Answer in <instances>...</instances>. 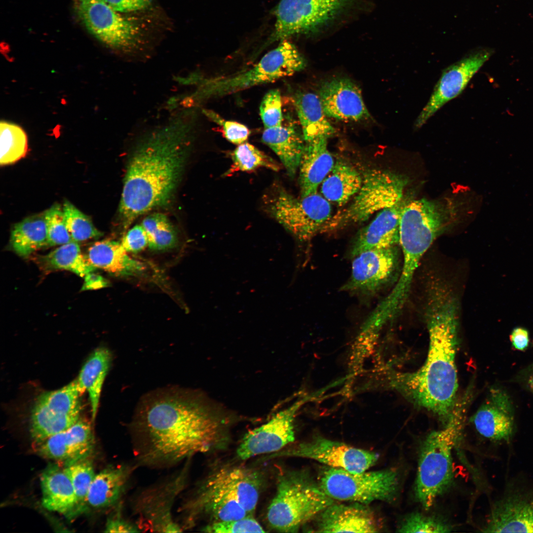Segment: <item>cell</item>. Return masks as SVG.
<instances>
[{"mask_svg": "<svg viewBox=\"0 0 533 533\" xmlns=\"http://www.w3.org/2000/svg\"><path fill=\"white\" fill-rule=\"evenodd\" d=\"M40 482L42 506L48 510L73 518L76 497L65 466L49 464L41 473Z\"/></svg>", "mask_w": 533, "mask_h": 533, "instance_id": "4316f807", "label": "cell"}, {"mask_svg": "<svg viewBox=\"0 0 533 533\" xmlns=\"http://www.w3.org/2000/svg\"><path fill=\"white\" fill-rule=\"evenodd\" d=\"M397 263L396 246L364 251L354 257L351 275L342 289L366 295L375 294L391 280Z\"/></svg>", "mask_w": 533, "mask_h": 533, "instance_id": "d6986e66", "label": "cell"}, {"mask_svg": "<svg viewBox=\"0 0 533 533\" xmlns=\"http://www.w3.org/2000/svg\"><path fill=\"white\" fill-rule=\"evenodd\" d=\"M280 457L307 458L323 463L329 467L350 472L360 473L374 465L379 455L352 447L344 443L316 436L307 442L299 443L271 454L267 458Z\"/></svg>", "mask_w": 533, "mask_h": 533, "instance_id": "2e32d148", "label": "cell"}, {"mask_svg": "<svg viewBox=\"0 0 533 533\" xmlns=\"http://www.w3.org/2000/svg\"><path fill=\"white\" fill-rule=\"evenodd\" d=\"M494 52L489 47L477 48L446 69L415 121L414 127L420 128L446 103L459 95Z\"/></svg>", "mask_w": 533, "mask_h": 533, "instance_id": "e0dca14e", "label": "cell"}, {"mask_svg": "<svg viewBox=\"0 0 533 533\" xmlns=\"http://www.w3.org/2000/svg\"><path fill=\"white\" fill-rule=\"evenodd\" d=\"M427 309L429 348L425 362L414 372L391 374V384L419 407L436 415L446 424L455 406L458 387L457 301L446 287L430 291Z\"/></svg>", "mask_w": 533, "mask_h": 533, "instance_id": "7a4b0ae2", "label": "cell"}, {"mask_svg": "<svg viewBox=\"0 0 533 533\" xmlns=\"http://www.w3.org/2000/svg\"><path fill=\"white\" fill-rule=\"evenodd\" d=\"M318 516L315 532L376 533L380 529L373 512L360 503H334Z\"/></svg>", "mask_w": 533, "mask_h": 533, "instance_id": "603a6c76", "label": "cell"}, {"mask_svg": "<svg viewBox=\"0 0 533 533\" xmlns=\"http://www.w3.org/2000/svg\"><path fill=\"white\" fill-rule=\"evenodd\" d=\"M232 164L226 175L238 171H250L265 167L274 171L280 169V165L253 145L244 143L238 145L231 153Z\"/></svg>", "mask_w": 533, "mask_h": 533, "instance_id": "8d00e7d4", "label": "cell"}, {"mask_svg": "<svg viewBox=\"0 0 533 533\" xmlns=\"http://www.w3.org/2000/svg\"><path fill=\"white\" fill-rule=\"evenodd\" d=\"M265 211L301 241H307L323 231L331 219L329 201L317 192L297 198L278 184L262 198Z\"/></svg>", "mask_w": 533, "mask_h": 533, "instance_id": "52a82bcc", "label": "cell"}, {"mask_svg": "<svg viewBox=\"0 0 533 533\" xmlns=\"http://www.w3.org/2000/svg\"><path fill=\"white\" fill-rule=\"evenodd\" d=\"M132 470L127 464L110 465L96 474L89 490L87 505L106 509L121 503Z\"/></svg>", "mask_w": 533, "mask_h": 533, "instance_id": "484cf974", "label": "cell"}, {"mask_svg": "<svg viewBox=\"0 0 533 533\" xmlns=\"http://www.w3.org/2000/svg\"><path fill=\"white\" fill-rule=\"evenodd\" d=\"M303 401L300 400L274 415L264 424L245 434L236 454L246 460L262 454L277 452L295 440L294 419Z\"/></svg>", "mask_w": 533, "mask_h": 533, "instance_id": "ac0fdd59", "label": "cell"}, {"mask_svg": "<svg viewBox=\"0 0 533 533\" xmlns=\"http://www.w3.org/2000/svg\"><path fill=\"white\" fill-rule=\"evenodd\" d=\"M276 490L267 509L266 519L268 526L279 532H298L334 503L304 472L280 473Z\"/></svg>", "mask_w": 533, "mask_h": 533, "instance_id": "5b68a950", "label": "cell"}, {"mask_svg": "<svg viewBox=\"0 0 533 533\" xmlns=\"http://www.w3.org/2000/svg\"><path fill=\"white\" fill-rule=\"evenodd\" d=\"M115 10L120 12H130L142 10L149 7L151 0H104Z\"/></svg>", "mask_w": 533, "mask_h": 533, "instance_id": "c3c4849f", "label": "cell"}, {"mask_svg": "<svg viewBox=\"0 0 533 533\" xmlns=\"http://www.w3.org/2000/svg\"><path fill=\"white\" fill-rule=\"evenodd\" d=\"M84 282L81 290H87L107 287L109 283L102 276L93 273H88L84 277Z\"/></svg>", "mask_w": 533, "mask_h": 533, "instance_id": "f907efd6", "label": "cell"}, {"mask_svg": "<svg viewBox=\"0 0 533 533\" xmlns=\"http://www.w3.org/2000/svg\"><path fill=\"white\" fill-rule=\"evenodd\" d=\"M76 12L88 32L111 47L122 50L139 44L142 31L104 0H74Z\"/></svg>", "mask_w": 533, "mask_h": 533, "instance_id": "9a60e30c", "label": "cell"}, {"mask_svg": "<svg viewBox=\"0 0 533 533\" xmlns=\"http://www.w3.org/2000/svg\"><path fill=\"white\" fill-rule=\"evenodd\" d=\"M223 420L197 394L170 388L147 395L131 429L139 465L165 467L222 446Z\"/></svg>", "mask_w": 533, "mask_h": 533, "instance_id": "6da1fadb", "label": "cell"}, {"mask_svg": "<svg viewBox=\"0 0 533 533\" xmlns=\"http://www.w3.org/2000/svg\"><path fill=\"white\" fill-rule=\"evenodd\" d=\"M260 114L265 128L282 124V102L279 90L272 89L265 94L260 106Z\"/></svg>", "mask_w": 533, "mask_h": 533, "instance_id": "7bdbcfd3", "label": "cell"}, {"mask_svg": "<svg viewBox=\"0 0 533 533\" xmlns=\"http://www.w3.org/2000/svg\"><path fill=\"white\" fill-rule=\"evenodd\" d=\"M122 504L115 507L114 512L107 520L105 533H140L142 531L136 522L131 521L125 517L122 511Z\"/></svg>", "mask_w": 533, "mask_h": 533, "instance_id": "bcb514c9", "label": "cell"}, {"mask_svg": "<svg viewBox=\"0 0 533 533\" xmlns=\"http://www.w3.org/2000/svg\"><path fill=\"white\" fill-rule=\"evenodd\" d=\"M530 385L531 388L533 391V376L531 378L530 381Z\"/></svg>", "mask_w": 533, "mask_h": 533, "instance_id": "816d5d0a", "label": "cell"}, {"mask_svg": "<svg viewBox=\"0 0 533 533\" xmlns=\"http://www.w3.org/2000/svg\"><path fill=\"white\" fill-rule=\"evenodd\" d=\"M121 243L105 239L93 243L85 256L95 267L118 275H134L144 271L143 263L130 257Z\"/></svg>", "mask_w": 533, "mask_h": 533, "instance_id": "f1b7e54d", "label": "cell"}, {"mask_svg": "<svg viewBox=\"0 0 533 533\" xmlns=\"http://www.w3.org/2000/svg\"><path fill=\"white\" fill-rule=\"evenodd\" d=\"M206 479L232 496L253 516L263 485L260 472L244 467H224Z\"/></svg>", "mask_w": 533, "mask_h": 533, "instance_id": "cb8c5ba5", "label": "cell"}, {"mask_svg": "<svg viewBox=\"0 0 533 533\" xmlns=\"http://www.w3.org/2000/svg\"><path fill=\"white\" fill-rule=\"evenodd\" d=\"M189 465L163 481L142 491L132 504L133 513L142 531L159 533H180L181 525L175 520L174 505L186 489Z\"/></svg>", "mask_w": 533, "mask_h": 533, "instance_id": "7c38bea8", "label": "cell"}, {"mask_svg": "<svg viewBox=\"0 0 533 533\" xmlns=\"http://www.w3.org/2000/svg\"><path fill=\"white\" fill-rule=\"evenodd\" d=\"M141 225L147 233L148 246L151 249L161 250L172 248L176 244V232L164 214H150L143 219Z\"/></svg>", "mask_w": 533, "mask_h": 533, "instance_id": "f35d334b", "label": "cell"}, {"mask_svg": "<svg viewBox=\"0 0 533 533\" xmlns=\"http://www.w3.org/2000/svg\"><path fill=\"white\" fill-rule=\"evenodd\" d=\"M362 183V176L355 168L339 161L321 183V192L328 201L342 206L358 192Z\"/></svg>", "mask_w": 533, "mask_h": 533, "instance_id": "d6a6232c", "label": "cell"}, {"mask_svg": "<svg viewBox=\"0 0 533 533\" xmlns=\"http://www.w3.org/2000/svg\"><path fill=\"white\" fill-rule=\"evenodd\" d=\"M202 529L204 532L214 533H264L266 532L253 516H247L230 521L211 522Z\"/></svg>", "mask_w": 533, "mask_h": 533, "instance_id": "ee69618b", "label": "cell"}, {"mask_svg": "<svg viewBox=\"0 0 533 533\" xmlns=\"http://www.w3.org/2000/svg\"><path fill=\"white\" fill-rule=\"evenodd\" d=\"M448 209L438 202L425 199L404 204L399 219V244L405 268H417L423 256L448 224Z\"/></svg>", "mask_w": 533, "mask_h": 533, "instance_id": "ba28073f", "label": "cell"}, {"mask_svg": "<svg viewBox=\"0 0 533 533\" xmlns=\"http://www.w3.org/2000/svg\"><path fill=\"white\" fill-rule=\"evenodd\" d=\"M35 445L40 456L67 466L89 457L94 438L90 423L79 419L67 430Z\"/></svg>", "mask_w": 533, "mask_h": 533, "instance_id": "44dd1931", "label": "cell"}, {"mask_svg": "<svg viewBox=\"0 0 533 533\" xmlns=\"http://www.w3.org/2000/svg\"><path fill=\"white\" fill-rule=\"evenodd\" d=\"M305 66V59L296 47L284 39L252 68L210 79L204 83L197 95L199 99L221 97L292 76Z\"/></svg>", "mask_w": 533, "mask_h": 533, "instance_id": "8992f818", "label": "cell"}, {"mask_svg": "<svg viewBox=\"0 0 533 533\" xmlns=\"http://www.w3.org/2000/svg\"><path fill=\"white\" fill-rule=\"evenodd\" d=\"M399 479L398 472L392 468L352 473L328 467L320 476L319 486L333 499L367 504L376 500H393Z\"/></svg>", "mask_w": 533, "mask_h": 533, "instance_id": "30bf717a", "label": "cell"}, {"mask_svg": "<svg viewBox=\"0 0 533 533\" xmlns=\"http://www.w3.org/2000/svg\"><path fill=\"white\" fill-rule=\"evenodd\" d=\"M44 212L48 245H61L73 241L67 228L63 207L56 203Z\"/></svg>", "mask_w": 533, "mask_h": 533, "instance_id": "b9f144b4", "label": "cell"}, {"mask_svg": "<svg viewBox=\"0 0 533 533\" xmlns=\"http://www.w3.org/2000/svg\"><path fill=\"white\" fill-rule=\"evenodd\" d=\"M28 149L26 133L19 126L7 121L0 122L1 166L15 163L27 154Z\"/></svg>", "mask_w": 533, "mask_h": 533, "instance_id": "d590c367", "label": "cell"}, {"mask_svg": "<svg viewBox=\"0 0 533 533\" xmlns=\"http://www.w3.org/2000/svg\"><path fill=\"white\" fill-rule=\"evenodd\" d=\"M404 203L381 210L376 218L358 234L351 251L354 257L372 249L396 246L399 243V219Z\"/></svg>", "mask_w": 533, "mask_h": 533, "instance_id": "d4e9b609", "label": "cell"}, {"mask_svg": "<svg viewBox=\"0 0 533 533\" xmlns=\"http://www.w3.org/2000/svg\"><path fill=\"white\" fill-rule=\"evenodd\" d=\"M204 112L210 119L222 127L225 137L229 142L237 146L246 142L250 134L246 126L236 121L226 120L214 111L204 110Z\"/></svg>", "mask_w": 533, "mask_h": 533, "instance_id": "f6af8a7d", "label": "cell"}, {"mask_svg": "<svg viewBox=\"0 0 533 533\" xmlns=\"http://www.w3.org/2000/svg\"><path fill=\"white\" fill-rule=\"evenodd\" d=\"M39 262L47 270L65 269L82 277L96 269L87 261L78 243L75 241L61 245L48 254L40 256Z\"/></svg>", "mask_w": 533, "mask_h": 533, "instance_id": "e575fe53", "label": "cell"}, {"mask_svg": "<svg viewBox=\"0 0 533 533\" xmlns=\"http://www.w3.org/2000/svg\"><path fill=\"white\" fill-rule=\"evenodd\" d=\"M126 252H140L148 245L147 233L141 225H136L130 228L123 236L121 242Z\"/></svg>", "mask_w": 533, "mask_h": 533, "instance_id": "7dc6e473", "label": "cell"}, {"mask_svg": "<svg viewBox=\"0 0 533 533\" xmlns=\"http://www.w3.org/2000/svg\"><path fill=\"white\" fill-rule=\"evenodd\" d=\"M407 183L406 178L388 171L377 169L366 171L351 204L332 216L323 231L364 222L377 211L396 204L402 200Z\"/></svg>", "mask_w": 533, "mask_h": 533, "instance_id": "9c48e42d", "label": "cell"}, {"mask_svg": "<svg viewBox=\"0 0 533 533\" xmlns=\"http://www.w3.org/2000/svg\"><path fill=\"white\" fill-rule=\"evenodd\" d=\"M112 360V355L109 349L104 347L97 348L89 357L76 379L82 390L88 393L93 420L96 416L102 386Z\"/></svg>", "mask_w": 533, "mask_h": 533, "instance_id": "1f68e13d", "label": "cell"}, {"mask_svg": "<svg viewBox=\"0 0 533 533\" xmlns=\"http://www.w3.org/2000/svg\"><path fill=\"white\" fill-rule=\"evenodd\" d=\"M481 531L533 533V477L521 473L506 479Z\"/></svg>", "mask_w": 533, "mask_h": 533, "instance_id": "8fae6325", "label": "cell"}, {"mask_svg": "<svg viewBox=\"0 0 533 533\" xmlns=\"http://www.w3.org/2000/svg\"><path fill=\"white\" fill-rule=\"evenodd\" d=\"M187 155L184 138L175 133L152 137L135 152L127 165L119 206L125 228L140 215L169 201Z\"/></svg>", "mask_w": 533, "mask_h": 533, "instance_id": "3957f363", "label": "cell"}, {"mask_svg": "<svg viewBox=\"0 0 533 533\" xmlns=\"http://www.w3.org/2000/svg\"><path fill=\"white\" fill-rule=\"evenodd\" d=\"M88 457L65 466L72 481L76 497L73 518L82 513L87 506V496L95 473Z\"/></svg>", "mask_w": 533, "mask_h": 533, "instance_id": "74e56055", "label": "cell"}, {"mask_svg": "<svg viewBox=\"0 0 533 533\" xmlns=\"http://www.w3.org/2000/svg\"><path fill=\"white\" fill-rule=\"evenodd\" d=\"M478 433L496 447L510 448L515 434L513 407L508 394L492 388L485 402L472 418Z\"/></svg>", "mask_w": 533, "mask_h": 533, "instance_id": "ffe728a7", "label": "cell"}, {"mask_svg": "<svg viewBox=\"0 0 533 533\" xmlns=\"http://www.w3.org/2000/svg\"><path fill=\"white\" fill-rule=\"evenodd\" d=\"M318 96L327 116L353 121L370 117L360 89L350 79L336 78L324 82Z\"/></svg>", "mask_w": 533, "mask_h": 533, "instance_id": "7402d4cb", "label": "cell"}, {"mask_svg": "<svg viewBox=\"0 0 533 533\" xmlns=\"http://www.w3.org/2000/svg\"><path fill=\"white\" fill-rule=\"evenodd\" d=\"M262 141L278 156L290 177L299 168L305 147V141L293 125H283L265 128Z\"/></svg>", "mask_w": 533, "mask_h": 533, "instance_id": "f546056e", "label": "cell"}, {"mask_svg": "<svg viewBox=\"0 0 533 533\" xmlns=\"http://www.w3.org/2000/svg\"><path fill=\"white\" fill-rule=\"evenodd\" d=\"M453 530L452 525L442 519L434 516H427L419 512H414L407 515L399 526V533H449Z\"/></svg>", "mask_w": 533, "mask_h": 533, "instance_id": "60d3db41", "label": "cell"}, {"mask_svg": "<svg viewBox=\"0 0 533 533\" xmlns=\"http://www.w3.org/2000/svg\"><path fill=\"white\" fill-rule=\"evenodd\" d=\"M84 392L77 379L37 398L32 411L30 433L35 445L65 431L79 419L80 397Z\"/></svg>", "mask_w": 533, "mask_h": 533, "instance_id": "5bb4252c", "label": "cell"}, {"mask_svg": "<svg viewBox=\"0 0 533 533\" xmlns=\"http://www.w3.org/2000/svg\"><path fill=\"white\" fill-rule=\"evenodd\" d=\"M373 315V314H372ZM374 316V315H373ZM375 317V316H374ZM376 318V317H375ZM377 319V318H376ZM378 320V319H377ZM379 321V320H378ZM382 325V324H381ZM383 326V325H382Z\"/></svg>", "mask_w": 533, "mask_h": 533, "instance_id": "f5cc1de1", "label": "cell"}, {"mask_svg": "<svg viewBox=\"0 0 533 533\" xmlns=\"http://www.w3.org/2000/svg\"><path fill=\"white\" fill-rule=\"evenodd\" d=\"M510 339L513 347L519 350L524 351L529 345V332L524 328L518 327L513 329Z\"/></svg>", "mask_w": 533, "mask_h": 533, "instance_id": "681fc988", "label": "cell"}, {"mask_svg": "<svg viewBox=\"0 0 533 533\" xmlns=\"http://www.w3.org/2000/svg\"><path fill=\"white\" fill-rule=\"evenodd\" d=\"M351 0H281L276 22L267 43L293 36L316 33L335 20Z\"/></svg>", "mask_w": 533, "mask_h": 533, "instance_id": "4fadbf2b", "label": "cell"}, {"mask_svg": "<svg viewBox=\"0 0 533 533\" xmlns=\"http://www.w3.org/2000/svg\"><path fill=\"white\" fill-rule=\"evenodd\" d=\"M294 104L305 142L319 137L329 138L335 133L318 95L300 93L295 98Z\"/></svg>", "mask_w": 533, "mask_h": 533, "instance_id": "4dcf8cb0", "label": "cell"}, {"mask_svg": "<svg viewBox=\"0 0 533 533\" xmlns=\"http://www.w3.org/2000/svg\"><path fill=\"white\" fill-rule=\"evenodd\" d=\"M10 245L19 256L27 258L48 245L44 212L26 218L13 227Z\"/></svg>", "mask_w": 533, "mask_h": 533, "instance_id": "836d02e7", "label": "cell"}, {"mask_svg": "<svg viewBox=\"0 0 533 533\" xmlns=\"http://www.w3.org/2000/svg\"><path fill=\"white\" fill-rule=\"evenodd\" d=\"M467 397L455 405L445 427L431 432L421 445L414 494L425 510L452 485L454 477L452 451L461 434Z\"/></svg>", "mask_w": 533, "mask_h": 533, "instance_id": "277c9868", "label": "cell"}, {"mask_svg": "<svg viewBox=\"0 0 533 533\" xmlns=\"http://www.w3.org/2000/svg\"><path fill=\"white\" fill-rule=\"evenodd\" d=\"M326 137L305 142L299 165V183L302 197L317 192L319 185L332 169L335 163L328 149Z\"/></svg>", "mask_w": 533, "mask_h": 533, "instance_id": "83f0119b", "label": "cell"}, {"mask_svg": "<svg viewBox=\"0 0 533 533\" xmlns=\"http://www.w3.org/2000/svg\"><path fill=\"white\" fill-rule=\"evenodd\" d=\"M63 208L67 228L73 241L78 243L98 238L103 235L94 226L90 217L70 201L66 200Z\"/></svg>", "mask_w": 533, "mask_h": 533, "instance_id": "ab89813d", "label": "cell"}]
</instances>
